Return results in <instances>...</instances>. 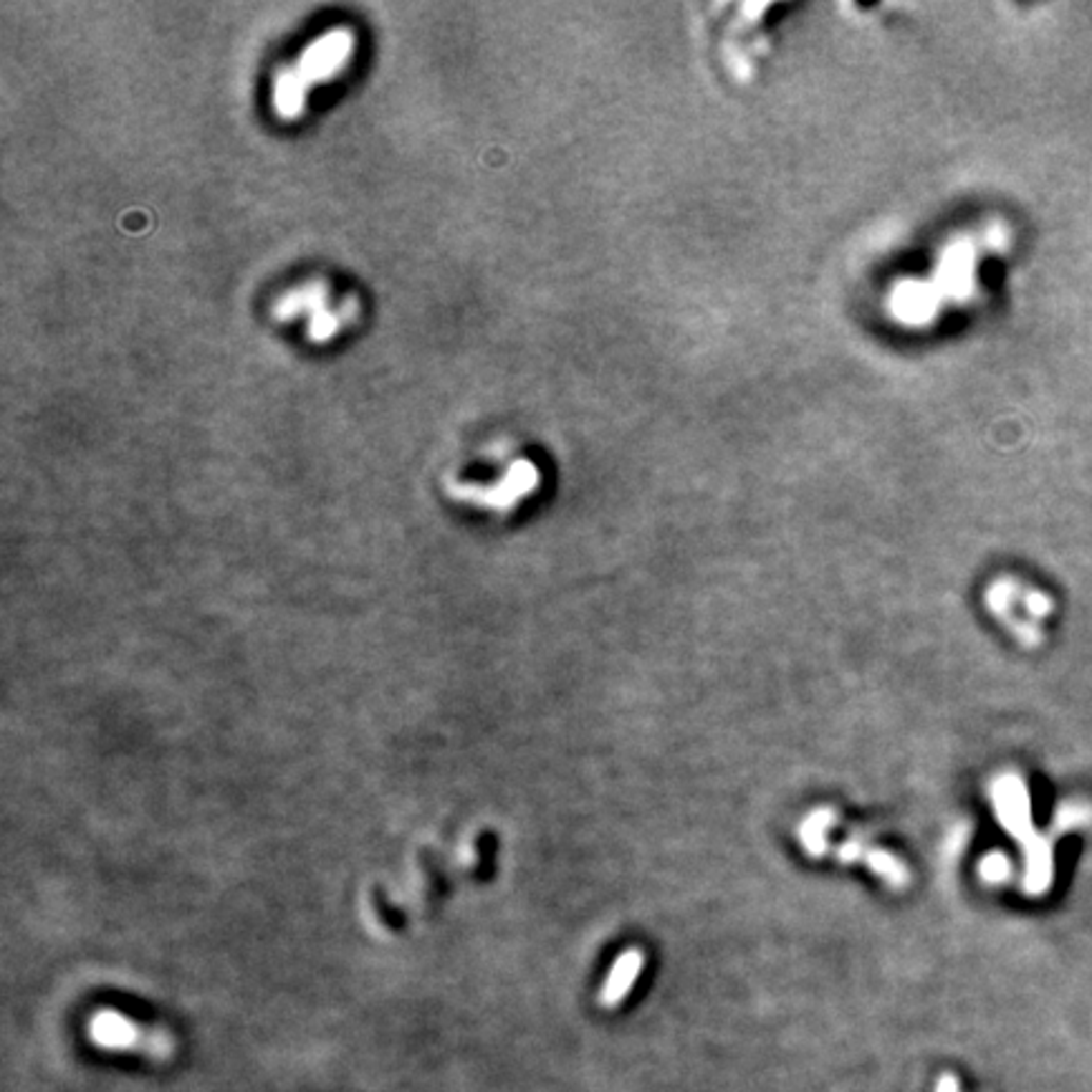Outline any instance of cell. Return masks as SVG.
<instances>
[{
  "instance_id": "obj_5",
  "label": "cell",
  "mask_w": 1092,
  "mask_h": 1092,
  "mask_svg": "<svg viewBox=\"0 0 1092 1092\" xmlns=\"http://www.w3.org/2000/svg\"><path fill=\"white\" fill-rule=\"evenodd\" d=\"M640 969H643L640 951L637 949L625 951V954L615 961V966H612L607 981L602 983V992H599V1004L617 1007L619 1001L630 994L632 983H635L637 976H640Z\"/></svg>"
},
{
  "instance_id": "obj_2",
  "label": "cell",
  "mask_w": 1092,
  "mask_h": 1092,
  "mask_svg": "<svg viewBox=\"0 0 1092 1092\" xmlns=\"http://www.w3.org/2000/svg\"><path fill=\"white\" fill-rule=\"evenodd\" d=\"M89 1034L99 1047L107 1050H139L150 1057H170L172 1039L168 1032L150 1030V1027L137 1024V1021L114 1012V1009H101L89 1021Z\"/></svg>"
},
{
  "instance_id": "obj_9",
  "label": "cell",
  "mask_w": 1092,
  "mask_h": 1092,
  "mask_svg": "<svg viewBox=\"0 0 1092 1092\" xmlns=\"http://www.w3.org/2000/svg\"><path fill=\"white\" fill-rule=\"evenodd\" d=\"M936 1092H961V1085L954 1075H943L936 1085Z\"/></svg>"
},
{
  "instance_id": "obj_1",
  "label": "cell",
  "mask_w": 1092,
  "mask_h": 1092,
  "mask_svg": "<svg viewBox=\"0 0 1092 1092\" xmlns=\"http://www.w3.org/2000/svg\"><path fill=\"white\" fill-rule=\"evenodd\" d=\"M355 51L352 31L337 28L327 36L317 38L309 49L304 51L296 66L284 69L276 76L273 84V110L279 117L293 119L304 112L306 94L319 81H329L347 66L349 56Z\"/></svg>"
},
{
  "instance_id": "obj_6",
  "label": "cell",
  "mask_w": 1092,
  "mask_h": 1092,
  "mask_svg": "<svg viewBox=\"0 0 1092 1092\" xmlns=\"http://www.w3.org/2000/svg\"><path fill=\"white\" fill-rule=\"evenodd\" d=\"M838 822V812L829 807H822L817 809V812H812L809 817H804L802 827H800V840L804 849H807L812 858H822V855L827 852V829Z\"/></svg>"
},
{
  "instance_id": "obj_3",
  "label": "cell",
  "mask_w": 1092,
  "mask_h": 1092,
  "mask_svg": "<svg viewBox=\"0 0 1092 1092\" xmlns=\"http://www.w3.org/2000/svg\"><path fill=\"white\" fill-rule=\"evenodd\" d=\"M299 314H309V337L317 342H327L340 331L342 322H347V311H331L327 286L317 284L302 286V289L286 293L276 304L279 319H293Z\"/></svg>"
},
{
  "instance_id": "obj_7",
  "label": "cell",
  "mask_w": 1092,
  "mask_h": 1092,
  "mask_svg": "<svg viewBox=\"0 0 1092 1092\" xmlns=\"http://www.w3.org/2000/svg\"><path fill=\"white\" fill-rule=\"evenodd\" d=\"M862 860H865L867 865H870L873 870L878 873L887 885L905 887V885L911 883V875L903 867V862H900L898 858H893V855L880 852V849H875V847H867L865 858H862Z\"/></svg>"
},
{
  "instance_id": "obj_8",
  "label": "cell",
  "mask_w": 1092,
  "mask_h": 1092,
  "mask_svg": "<svg viewBox=\"0 0 1092 1092\" xmlns=\"http://www.w3.org/2000/svg\"><path fill=\"white\" fill-rule=\"evenodd\" d=\"M979 870L986 883H1001L1009 878V860L1001 852H992L981 860Z\"/></svg>"
},
{
  "instance_id": "obj_4",
  "label": "cell",
  "mask_w": 1092,
  "mask_h": 1092,
  "mask_svg": "<svg viewBox=\"0 0 1092 1092\" xmlns=\"http://www.w3.org/2000/svg\"><path fill=\"white\" fill-rule=\"evenodd\" d=\"M536 485V471L529 461H516L509 468V474L496 481L494 485H453V494L458 498H468V501L481 503V506L488 509H511L521 496L532 494Z\"/></svg>"
}]
</instances>
